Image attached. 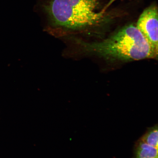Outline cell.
I'll list each match as a JSON object with an SVG mask.
<instances>
[{"label": "cell", "instance_id": "cell-1", "mask_svg": "<svg viewBox=\"0 0 158 158\" xmlns=\"http://www.w3.org/2000/svg\"><path fill=\"white\" fill-rule=\"evenodd\" d=\"M97 0H35L33 10L49 29L78 31L97 24L103 13H96Z\"/></svg>", "mask_w": 158, "mask_h": 158}, {"label": "cell", "instance_id": "cell-2", "mask_svg": "<svg viewBox=\"0 0 158 158\" xmlns=\"http://www.w3.org/2000/svg\"><path fill=\"white\" fill-rule=\"evenodd\" d=\"M81 44L89 52L110 60H139L156 56L147 40L133 25L103 41Z\"/></svg>", "mask_w": 158, "mask_h": 158}, {"label": "cell", "instance_id": "cell-3", "mask_svg": "<svg viewBox=\"0 0 158 158\" xmlns=\"http://www.w3.org/2000/svg\"><path fill=\"white\" fill-rule=\"evenodd\" d=\"M158 23L157 8L152 6L142 14L137 26L149 43L156 56L158 54Z\"/></svg>", "mask_w": 158, "mask_h": 158}, {"label": "cell", "instance_id": "cell-4", "mask_svg": "<svg viewBox=\"0 0 158 158\" xmlns=\"http://www.w3.org/2000/svg\"><path fill=\"white\" fill-rule=\"evenodd\" d=\"M136 158H158V148L148 145L141 139L138 144Z\"/></svg>", "mask_w": 158, "mask_h": 158}, {"label": "cell", "instance_id": "cell-5", "mask_svg": "<svg viewBox=\"0 0 158 158\" xmlns=\"http://www.w3.org/2000/svg\"><path fill=\"white\" fill-rule=\"evenodd\" d=\"M149 145L158 148V127L150 128L141 139Z\"/></svg>", "mask_w": 158, "mask_h": 158}, {"label": "cell", "instance_id": "cell-6", "mask_svg": "<svg viewBox=\"0 0 158 158\" xmlns=\"http://www.w3.org/2000/svg\"><path fill=\"white\" fill-rule=\"evenodd\" d=\"M115 1V0H111V1H110V2L109 3V5H110V4H111V3H112V2H113Z\"/></svg>", "mask_w": 158, "mask_h": 158}]
</instances>
